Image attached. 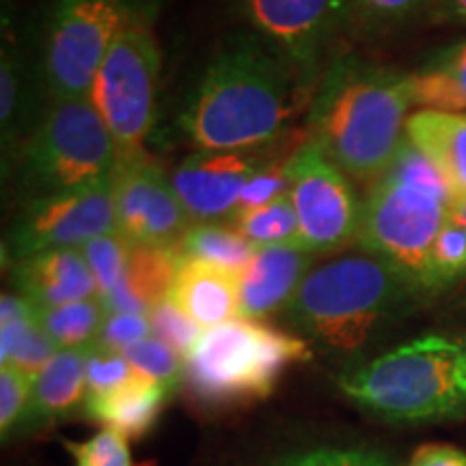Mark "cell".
<instances>
[{"instance_id":"cell-1","label":"cell","mask_w":466,"mask_h":466,"mask_svg":"<svg viewBox=\"0 0 466 466\" xmlns=\"http://www.w3.org/2000/svg\"><path fill=\"white\" fill-rule=\"evenodd\" d=\"M311 97L313 89L281 52L258 33H238L203 69L179 126L199 151L259 149L275 145Z\"/></svg>"},{"instance_id":"cell-2","label":"cell","mask_w":466,"mask_h":466,"mask_svg":"<svg viewBox=\"0 0 466 466\" xmlns=\"http://www.w3.org/2000/svg\"><path fill=\"white\" fill-rule=\"evenodd\" d=\"M410 106V74L341 52L313 91L307 141L350 177L376 182L404 143Z\"/></svg>"},{"instance_id":"cell-3","label":"cell","mask_w":466,"mask_h":466,"mask_svg":"<svg viewBox=\"0 0 466 466\" xmlns=\"http://www.w3.org/2000/svg\"><path fill=\"white\" fill-rule=\"evenodd\" d=\"M423 291L387 259L360 248L313 268L285 307L291 329L330 357L352 359Z\"/></svg>"},{"instance_id":"cell-4","label":"cell","mask_w":466,"mask_h":466,"mask_svg":"<svg viewBox=\"0 0 466 466\" xmlns=\"http://www.w3.org/2000/svg\"><path fill=\"white\" fill-rule=\"evenodd\" d=\"M451 208L450 184L406 137L360 203L357 242L404 272L425 294L432 244L451 218Z\"/></svg>"},{"instance_id":"cell-5","label":"cell","mask_w":466,"mask_h":466,"mask_svg":"<svg viewBox=\"0 0 466 466\" xmlns=\"http://www.w3.org/2000/svg\"><path fill=\"white\" fill-rule=\"evenodd\" d=\"M339 389L384 421L458 417L466 410V343L447 335H421L352 365L339 376Z\"/></svg>"},{"instance_id":"cell-6","label":"cell","mask_w":466,"mask_h":466,"mask_svg":"<svg viewBox=\"0 0 466 466\" xmlns=\"http://www.w3.org/2000/svg\"><path fill=\"white\" fill-rule=\"evenodd\" d=\"M311 359L300 335L259 319L233 318L203 330L184 360V382L208 406H236L264 400L291 365Z\"/></svg>"},{"instance_id":"cell-7","label":"cell","mask_w":466,"mask_h":466,"mask_svg":"<svg viewBox=\"0 0 466 466\" xmlns=\"http://www.w3.org/2000/svg\"><path fill=\"white\" fill-rule=\"evenodd\" d=\"M119 151L91 100H52L11 173L26 203L115 182Z\"/></svg>"},{"instance_id":"cell-8","label":"cell","mask_w":466,"mask_h":466,"mask_svg":"<svg viewBox=\"0 0 466 466\" xmlns=\"http://www.w3.org/2000/svg\"><path fill=\"white\" fill-rule=\"evenodd\" d=\"M162 50L143 7L127 22L96 76L89 100L113 134L121 165L149 158L145 141L154 130Z\"/></svg>"},{"instance_id":"cell-9","label":"cell","mask_w":466,"mask_h":466,"mask_svg":"<svg viewBox=\"0 0 466 466\" xmlns=\"http://www.w3.org/2000/svg\"><path fill=\"white\" fill-rule=\"evenodd\" d=\"M141 0H56L46 22L39 72L52 100H89L115 39Z\"/></svg>"},{"instance_id":"cell-10","label":"cell","mask_w":466,"mask_h":466,"mask_svg":"<svg viewBox=\"0 0 466 466\" xmlns=\"http://www.w3.org/2000/svg\"><path fill=\"white\" fill-rule=\"evenodd\" d=\"M250 31L299 69L316 91L337 46L352 35L348 0H236Z\"/></svg>"},{"instance_id":"cell-11","label":"cell","mask_w":466,"mask_h":466,"mask_svg":"<svg viewBox=\"0 0 466 466\" xmlns=\"http://www.w3.org/2000/svg\"><path fill=\"white\" fill-rule=\"evenodd\" d=\"M288 173L302 247L318 255L357 240L360 206L346 173L309 141L291 156Z\"/></svg>"},{"instance_id":"cell-12","label":"cell","mask_w":466,"mask_h":466,"mask_svg":"<svg viewBox=\"0 0 466 466\" xmlns=\"http://www.w3.org/2000/svg\"><path fill=\"white\" fill-rule=\"evenodd\" d=\"M116 231L115 182L26 203L7 236L11 258L22 261L55 248H80Z\"/></svg>"},{"instance_id":"cell-13","label":"cell","mask_w":466,"mask_h":466,"mask_svg":"<svg viewBox=\"0 0 466 466\" xmlns=\"http://www.w3.org/2000/svg\"><path fill=\"white\" fill-rule=\"evenodd\" d=\"M115 208L116 231L137 247H182L192 227L173 182L149 158L119 162Z\"/></svg>"},{"instance_id":"cell-14","label":"cell","mask_w":466,"mask_h":466,"mask_svg":"<svg viewBox=\"0 0 466 466\" xmlns=\"http://www.w3.org/2000/svg\"><path fill=\"white\" fill-rule=\"evenodd\" d=\"M259 149L197 151L173 173L171 182L186 212L195 223L231 220L242 190L259 171L270 165V156Z\"/></svg>"},{"instance_id":"cell-15","label":"cell","mask_w":466,"mask_h":466,"mask_svg":"<svg viewBox=\"0 0 466 466\" xmlns=\"http://www.w3.org/2000/svg\"><path fill=\"white\" fill-rule=\"evenodd\" d=\"M316 253L300 242L272 244L255 250L240 275V318L261 319L288 307L313 270Z\"/></svg>"},{"instance_id":"cell-16","label":"cell","mask_w":466,"mask_h":466,"mask_svg":"<svg viewBox=\"0 0 466 466\" xmlns=\"http://www.w3.org/2000/svg\"><path fill=\"white\" fill-rule=\"evenodd\" d=\"M44 96L48 97L39 63L33 66L25 52L5 44L0 55V145L5 173L14 168L22 145L42 121L48 108H42Z\"/></svg>"},{"instance_id":"cell-17","label":"cell","mask_w":466,"mask_h":466,"mask_svg":"<svg viewBox=\"0 0 466 466\" xmlns=\"http://www.w3.org/2000/svg\"><path fill=\"white\" fill-rule=\"evenodd\" d=\"M17 294L37 309L102 299L97 281L80 248H55L17 261L14 270Z\"/></svg>"},{"instance_id":"cell-18","label":"cell","mask_w":466,"mask_h":466,"mask_svg":"<svg viewBox=\"0 0 466 466\" xmlns=\"http://www.w3.org/2000/svg\"><path fill=\"white\" fill-rule=\"evenodd\" d=\"M168 299L203 329H212L240 318V275L209 261L184 258Z\"/></svg>"},{"instance_id":"cell-19","label":"cell","mask_w":466,"mask_h":466,"mask_svg":"<svg viewBox=\"0 0 466 466\" xmlns=\"http://www.w3.org/2000/svg\"><path fill=\"white\" fill-rule=\"evenodd\" d=\"M93 348V346H91ZM91 348L58 350L35 378L33 395L20 432H33L58 421L86 401V363Z\"/></svg>"},{"instance_id":"cell-20","label":"cell","mask_w":466,"mask_h":466,"mask_svg":"<svg viewBox=\"0 0 466 466\" xmlns=\"http://www.w3.org/2000/svg\"><path fill=\"white\" fill-rule=\"evenodd\" d=\"M184 255L182 247H137L132 244L124 281L104 299L108 313L149 311L171 294Z\"/></svg>"},{"instance_id":"cell-21","label":"cell","mask_w":466,"mask_h":466,"mask_svg":"<svg viewBox=\"0 0 466 466\" xmlns=\"http://www.w3.org/2000/svg\"><path fill=\"white\" fill-rule=\"evenodd\" d=\"M406 137L442 173L453 201L466 199V113L421 108L408 116Z\"/></svg>"},{"instance_id":"cell-22","label":"cell","mask_w":466,"mask_h":466,"mask_svg":"<svg viewBox=\"0 0 466 466\" xmlns=\"http://www.w3.org/2000/svg\"><path fill=\"white\" fill-rule=\"evenodd\" d=\"M171 393L173 389H168L167 384L137 374L115 391L86 398L85 412L104 428L121 432L127 441L143 439L158 421Z\"/></svg>"},{"instance_id":"cell-23","label":"cell","mask_w":466,"mask_h":466,"mask_svg":"<svg viewBox=\"0 0 466 466\" xmlns=\"http://www.w3.org/2000/svg\"><path fill=\"white\" fill-rule=\"evenodd\" d=\"M410 89L415 106L466 113V39L410 74Z\"/></svg>"},{"instance_id":"cell-24","label":"cell","mask_w":466,"mask_h":466,"mask_svg":"<svg viewBox=\"0 0 466 466\" xmlns=\"http://www.w3.org/2000/svg\"><path fill=\"white\" fill-rule=\"evenodd\" d=\"M108 309L104 299L69 302L63 307L37 309V324L58 350L96 346Z\"/></svg>"},{"instance_id":"cell-25","label":"cell","mask_w":466,"mask_h":466,"mask_svg":"<svg viewBox=\"0 0 466 466\" xmlns=\"http://www.w3.org/2000/svg\"><path fill=\"white\" fill-rule=\"evenodd\" d=\"M253 244L233 225L197 223L186 231L182 240V255L190 259H203L227 270L238 272L250 264L255 255Z\"/></svg>"},{"instance_id":"cell-26","label":"cell","mask_w":466,"mask_h":466,"mask_svg":"<svg viewBox=\"0 0 466 466\" xmlns=\"http://www.w3.org/2000/svg\"><path fill=\"white\" fill-rule=\"evenodd\" d=\"M352 37H380L415 25L432 11L434 0H348Z\"/></svg>"},{"instance_id":"cell-27","label":"cell","mask_w":466,"mask_h":466,"mask_svg":"<svg viewBox=\"0 0 466 466\" xmlns=\"http://www.w3.org/2000/svg\"><path fill=\"white\" fill-rule=\"evenodd\" d=\"M229 225L236 227L255 248L272 247V244L299 242V217L289 192L277 197L258 209L233 218Z\"/></svg>"},{"instance_id":"cell-28","label":"cell","mask_w":466,"mask_h":466,"mask_svg":"<svg viewBox=\"0 0 466 466\" xmlns=\"http://www.w3.org/2000/svg\"><path fill=\"white\" fill-rule=\"evenodd\" d=\"M130 250L132 242L126 240L119 231L104 233L80 247V253L85 255L86 264L96 277L102 299H106L110 291L124 281Z\"/></svg>"},{"instance_id":"cell-29","label":"cell","mask_w":466,"mask_h":466,"mask_svg":"<svg viewBox=\"0 0 466 466\" xmlns=\"http://www.w3.org/2000/svg\"><path fill=\"white\" fill-rule=\"evenodd\" d=\"M466 275V227L450 218L439 231L430 253V291L450 288Z\"/></svg>"},{"instance_id":"cell-30","label":"cell","mask_w":466,"mask_h":466,"mask_svg":"<svg viewBox=\"0 0 466 466\" xmlns=\"http://www.w3.org/2000/svg\"><path fill=\"white\" fill-rule=\"evenodd\" d=\"M124 357L137 374L167 384L173 391L179 387V382H184V359L175 354L158 337H149V339L126 348Z\"/></svg>"},{"instance_id":"cell-31","label":"cell","mask_w":466,"mask_h":466,"mask_svg":"<svg viewBox=\"0 0 466 466\" xmlns=\"http://www.w3.org/2000/svg\"><path fill=\"white\" fill-rule=\"evenodd\" d=\"M149 319L151 326H154V337H158L162 343H167L184 360L188 359L192 348L197 346V341L203 335V326L197 324L171 299H165L160 305L151 309Z\"/></svg>"},{"instance_id":"cell-32","label":"cell","mask_w":466,"mask_h":466,"mask_svg":"<svg viewBox=\"0 0 466 466\" xmlns=\"http://www.w3.org/2000/svg\"><path fill=\"white\" fill-rule=\"evenodd\" d=\"M76 466H132L127 439L113 428H102L89 441H66Z\"/></svg>"},{"instance_id":"cell-33","label":"cell","mask_w":466,"mask_h":466,"mask_svg":"<svg viewBox=\"0 0 466 466\" xmlns=\"http://www.w3.org/2000/svg\"><path fill=\"white\" fill-rule=\"evenodd\" d=\"M277 466H395L387 453L370 450V447H316L291 453Z\"/></svg>"},{"instance_id":"cell-34","label":"cell","mask_w":466,"mask_h":466,"mask_svg":"<svg viewBox=\"0 0 466 466\" xmlns=\"http://www.w3.org/2000/svg\"><path fill=\"white\" fill-rule=\"evenodd\" d=\"M137 376L134 367L127 363L124 352L91 348L89 363H86V398H96L124 387Z\"/></svg>"},{"instance_id":"cell-35","label":"cell","mask_w":466,"mask_h":466,"mask_svg":"<svg viewBox=\"0 0 466 466\" xmlns=\"http://www.w3.org/2000/svg\"><path fill=\"white\" fill-rule=\"evenodd\" d=\"M33 382L14 365L0 367V430L3 439L20 428L33 395Z\"/></svg>"},{"instance_id":"cell-36","label":"cell","mask_w":466,"mask_h":466,"mask_svg":"<svg viewBox=\"0 0 466 466\" xmlns=\"http://www.w3.org/2000/svg\"><path fill=\"white\" fill-rule=\"evenodd\" d=\"M289 160H291V156L283 160L275 158L270 165L264 168V171H259L253 179H250V182L247 184V188L242 190L240 201H238V208H236V212H233L231 220L250 212V209H258L261 206H266V203L275 201L277 197L285 195V192H289V188H291L289 173H288Z\"/></svg>"},{"instance_id":"cell-37","label":"cell","mask_w":466,"mask_h":466,"mask_svg":"<svg viewBox=\"0 0 466 466\" xmlns=\"http://www.w3.org/2000/svg\"><path fill=\"white\" fill-rule=\"evenodd\" d=\"M154 337V326L149 316L141 313H108L102 333L97 337L96 346L113 352H124L134 343Z\"/></svg>"},{"instance_id":"cell-38","label":"cell","mask_w":466,"mask_h":466,"mask_svg":"<svg viewBox=\"0 0 466 466\" xmlns=\"http://www.w3.org/2000/svg\"><path fill=\"white\" fill-rule=\"evenodd\" d=\"M56 352V343L44 333V329L37 324V319H35V324L26 330L22 341L17 343L15 352L11 354L7 365L17 367L22 374H26L31 380H35V378L42 374V370L50 363V359L55 357Z\"/></svg>"},{"instance_id":"cell-39","label":"cell","mask_w":466,"mask_h":466,"mask_svg":"<svg viewBox=\"0 0 466 466\" xmlns=\"http://www.w3.org/2000/svg\"><path fill=\"white\" fill-rule=\"evenodd\" d=\"M406 466H466V453L445 442H428L412 453Z\"/></svg>"},{"instance_id":"cell-40","label":"cell","mask_w":466,"mask_h":466,"mask_svg":"<svg viewBox=\"0 0 466 466\" xmlns=\"http://www.w3.org/2000/svg\"><path fill=\"white\" fill-rule=\"evenodd\" d=\"M432 14L439 20L466 26V0H434Z\"/></svg>"},{"instance_id":"cell-41","label":"cell","mask_w":466,"mask_h":466,"mask_svg":"<svg viewBox=\"0 0 466 466\" xmlns=\"http://www.w3.org/2000/svg\"><path fill=\"white\" fill-rule=\"evenodd\" d=\"M451 218L458 220L460 225L466 227V199H460V201H453V208H451Z\"/></svg>"}]
</instances>
